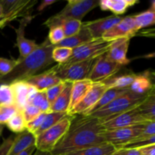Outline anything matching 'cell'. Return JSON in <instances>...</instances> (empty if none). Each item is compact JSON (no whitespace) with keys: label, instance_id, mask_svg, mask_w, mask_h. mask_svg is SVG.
I'll list each match as a JSON object with an SVG mask.
<instances>
[{"label":"cell","instance_id":"obj_47","mask_svg":"<svg viewBox=\"0 0 155 155\" xmlns=\"http://www.w3.org/2000/svg\"><path fill=\"white\" fill-rule=\"evenodd\" d=\"M36 147H35V145H33V146L27 148V150H25L24 152H22L21 154H19V155H33V153L35 152V151H36Z\"/></svg>","mask_w":155,"mask_h":155},{"label":"cell","instance_id":"obj_27","mask_svg":"<svg viewBox=\"0 0 155 155\" xmlns=\"http://www.w3.org/2000/svg\"><path fill=\"white\" fill-rule=\"evenodd\" d=\"M137 74H121L119 76H113L110 78L101 82L106 86L107 89L109 88H116V89H127L133 83L136 79Z\"/></svg>","mask_w":155,"mask_h":155},{"label":"cell","instance_id":"obj_11","mask_svg":"<svg viewBox=\"0 0 155 155\" xmlns=\"http://www.w3.org/2000/svg\"><path fill=\"white\" fill-rule=\"evenodd\" d=\"M107 89L105 85L101 82L93 83L92 86L82 98L81 101L70 111L68 114L77 115L86 114L98 102Z\"/></svg>","mask_w":155,"mask_h":155},{"label":"cell","instance_id":"obj_42","mask_svg":"<svg viewBox=\"0 0 155 155\" xmlns=\"http://www.w3.org/2000/svg\"><path fill=\"white\" fill-rule=\"evenodd\" d=\"M22 0H0V4L3 8V13L7 14L13 10L21 3Z\"/></svg>","mask_w":155,"mask_h":155},{"label":"cell","instance_id":"obj_7","mask_svg":"<svg viewBox=\"0 0 155 155\" xmlns=\"http://www.w3.org/2000/svg\"><path fill=\"white\" fill-rule=\"evenodd\" d=\"M98 0H69L61 12L53 15L58 20L74 19L81 21L89 12L98 6Z\"/></svg>","mask_w":155,"mask_h":155},{"label":"cell","instance_id":"obj_51","mask_svg":"<svg viewBox=\"0 0 155 155\" xmlns=\"http://www.w3.org/2000/svg\"><path fill=\"white\" fill-rule=\"evenodd\" d=\"M140 155H141V154H140Z\"/></svg>","mask_w":155,"mask_h":155},{"label":"cell","instance_id":"obj_6","mask_svg":"<svg viewBox=\"0 0 155 155\" xmlns=\"http://www.w3.org/2000/svg\"><path fill=\"white\" fill-rule=\"evenodd\" d=\"M97 58L83 61L76 62L65 67H61L58 64L52 67L51 69L55 72L56 75L64 82H74L89 79Z\"/></svg>","mask_w":155,"mask_h":155},{"label":"cell","instance_id":"obj_43","mask_svg":"<svg viewBox=\"0 0 155 155\" xmlns=\"http://www.w3.org/2000/svg\"><path fill=\"white\" fill-rule=\"evenodd\" d=\"M14 139L15 138L11 136L3 141L2 143L0 145V155H8L9 150L13 144Z\"/></svg>","mask_w":155,"mask_h":155},{"label":"cell","instance_id":"obj_4","mask_svg":"<svg viewBox=\"0 0 155 155\" xmlns=\"http://www.w3.org/2000/svg\"><path fill=\"white\" fill-rule=\"evenodd\" d=\"M74 117V115L68 114L57 124L35 136L36 149L42 152L51 153L58 142L67 133Z\"/></svg>","mask_w":155,"mask_h":155},{"label":"cell","instance_id":"obj_44","mask_svg":"<svg viewBox=\"0 0 155 155\" xmlns=\"http://www.w3.org/2000/svg\"><path fill=\"white\" fill-rule=\"evenodd\" d=\"M111 155H140L138 149L118 148Z\"/></svg>","mask_w":155,"mask_h":155},{"label":"cell","instance_id":"obj_28","mask_svg":"<svg viewBox=\"0 0 155 155\" xmlns=\"http://www.w3.org/2000/svg\"><path fill=\"white\" fill-rule=\"evenodd\" d=\"M142 116L148 121H155L154 89L151 91L145 100L137 107Z\"/></svg>","mask_w":155,"mask_h":155},{"label":"cell","instance_id":"obj_14","mask_svg":"<svg viewBox=\"0 0 155 155\" xmlns=\"http://www.w3.org/2000/svg\"><path fill=\"white\" fill-rule=\"evenodd\" d=\"M121 19L122 18L120 16L113 15L95 21L84 22L83 23V24L89 30L94 39H101L106 32L114 27L117 23L120 21Z\"/></svg>","mask_w":155,"mask_h":155},{"label":"cell","instance_id":"obj_18","mask_svg":"<svg viewBox=\"0 0 155 155\" xmlns=\"http://www.w3.org/2000/svg\"><path fill=\"white\" fill-rule=\"evenodd\" d=\"M36 3V1L22 0L15 8L0 17V29L5 27L8 23L19 17L23 18V17L29 15V11Z\"/></svg>","mask_w":155,"mask_h":155},{"label":"cell","instance_id":"obj_45","mask_svg":"<svg viewBox=\"0 0 155 155\" xmlns=\"http://www.w3.org/2000/svg\"><path fill=\"white\" fill-rule=\"evenodd\" d=\"M141 155H155V145H150L138 149Z\"/></svg>","mask_w":155,"mask_h":155},{"label":"cell","instance_id":"obj_10","mask_svg":"<svg viewBox=\"0 0 155 155\" xmlns=\"http://www.w3.org/2000/svg\"><path fill=\"white\" fill-rule=\"evenodd\" d=\"M147 122H149V121L146 120L142 116L136 107L132 110H127L124 113L117 115L105 122H102L101 125L104 127V130H109L133 127V126L145 124Z\"/></svg>","mask_w":155,"mask_h":155},{"label":"cell","instance_id":"obj_38","mask_svg":"<svg viewBox=\"0 0 155 155\" xmlns=\"http://www.w3.org/2000/svg\"><path fill=\"white\" fill-rule=\"evenodd\" d=\"M65 35L61 27H54L49 29L48 39L50 43L53 45H56L64 39Z\"/></svg>","mask_w":155,"mask_h":155},{"label":"cell","instance_id":"obj_26","mask_svg":"<svg viewBox=\"0 0 155 155\" xmlns=\"http://www.w3.org/2000/svg\"><path fill=\"white\" fill-rule=\"evenodd\" d=\"M115 151L116 148L114 145L105 142L63 155H111Z\"/></svg>","mask_w":155,"mask_h":155},{"label":"cell","instance_id":"obj_2","mask_svg":"<svg viewBox=\"0 0 155 155\" xmlns=\"http://www.w3.org/2000/svg\"><path fill=\"white\" fill-rule=\"evenodd\" d=\"M54 45L50 43L48 38L25 58L18 61L19 63L7 75L0 76V84H11L18 81H25L47 67L54 63L51 52Z\"/></svg>","mask_w":155,"mask_h":155},{"label":"cell","instance_id":"obj_12","mask_svg":"<svg viewBox=\"0 0 155 155\" xmlns=\"http://www.w3.org/2000/svg\"><path fill=\"white\" fill-rule=\"evenodd\" d=\"M33 18V16H30V15L23 17L20 21L18 28L15 30V33H16L15 45L18 48L20 53L19 57L17 59L18 61H21L22 59L25 58L30 53L33 52L39 45V44L36 43V41L27 39L24 36L26 27L31 21Z\"/></svg>","mask_w":155,"mask_h":155},{"label":"cell","instance_id":"obj_25","mask_svg":"<svg viewBox=\"0 0 155 155\" xmlns=\"http://www.w3.org/2000/svg\"><path fill=\"white\" fill-rule=\"evenodd\" d=\"M128 90H130L129 88H127V89H116V88H109V89H107V90L103 93V95H101V98L98 100V102L90 110H88L86 114H84L83 115L91 114L96 111L98 109L101 108V107H104L107 104H108L109 103L114 101L115 98H117L118 96L122 95V94L125 93Z\"/></svg>","mask_w":155,"mask_h":155},{"label":"cell","instance_id":"obj_50","mask_svg":"<svg viewBox=\"0 0 155 155\" xmlns=\"http://www.w3.org/2000/svg\"><path fill=\"white\" fill-rule=\"evenodd\" d=\"M3 129H4V127H3V125H2V124H0V136H1L2 133Z\"/></svg>","mask_w":155,"mask_h":155},{"label":"cell","instance_id":"obj_41","mask_svg":"<svg viewBox=\"0 0 155 155\" xmlns=\"http://www.w3.org/2000/svg\"><path fill=\"white\" fill-rule=\"evenodd\" d=\"M47 113H41L37 117L35 118L34 120H33L30 122L27 123L26 124V130H27L28 132H30L32 134H34L36 131L38 130V129L41 127L42 122L44 120V118H45V114Z\"/></svg>","mask_w":155,"mask_h":155},{"label":"cell","instance_id":"obj_3","mask_svg":"<svg viewBox=\"0 0 155 155\" xmlns=\"http://www.w3.org/2000/svg\"><path fill=\"white\" fill-rule=\"evenodd\" d=\"M148 95H139L128 90L104 107L98 109L89 116L97 118L100 122H105L114 117L138 107Z\"/></svg>","mask_w":155,"mask_h":155},{"label":"cell","instance_id":"obj_30","mask_svg":"<svg viewBox=\"0 0 155 155\" xmlns=\"http://www.w3.org/2000/svg\"><path fill=\"white\" fill-rule=\"evenodd\" d=\"M67 115H68V114L62 113V112H48V113H47L45 114L42 125L38 129L37 131L33 134V136H38V135L41 134L46 130H48V129L51 128V127L57 124L59 121L61 120Z\"/></svg>","mask_w":155,"mask_h":155},{"label":"cell","instance_id":"obj_36","mask_svg":"<svg viewBox=\"0 0 155 155\" xmlns=\"http://www.w3.org/2000/svg\"><path fill=\"white\" fill-rule=\"evenodd\" d=\"M0 104H14V95L10 85L0 84Z\"/></svg>","mask_w":155,"mask_h":155},{"label":"cell","instance_id":"obj_15","mask_svg":"<svg viewBox=\"0 0 155 155\" xmlns=\"http://www.w3.org/2000/svg\"><path fill=\"white\" fill-rule=\"evenodd\" d=\"M9 85L13 92L14 104L20 111H22L28 104L30 97L37 90L26 81L15 82Z\"/></svg>","mask_w":155,"mask_h":155},{"label":"cell","instance_id":"obj_46","mask_svg":"<svg viewBox=\"0 0 155 155\" xmlns=\"http://www.w3.org/2000/svg\"><path fill=\"white\" fill-rule=\"evenodd\" d=\"M56 2H57V0H42V1L41 2L40 5L38 6L37 10L39 11V12H42V11H43L45 8L51 5L54 4Z\"/></svg>","mask_w":155,"mask_h":155},{"label":"cell","instance_id":"obj_23","mask_svg":"<svg viewBox=\"0 0 155 155\" xmlns=\"http://www.w3.org/2000/svg\"><path fill=\"white\" fill-rule=\"evenodd\" d=\"M72 83L71 82H66L61 93L50 106V112H62L68 114L71 103Z\"/></svg>","mask_w":155,"mask_h":155},{"label":"cell","instance_id":"obj_33","mask_svg":"<svg viewBox=\"0 0 155 155\" xmlns=\"http://www.w3.org/2000/svg\"><path fill=\"white\" fill-rule=\"evenodd\" d=\"M73 49L70 48L54 46L52 52H51V58L54 61V62H57L59 64H61L70 58Z\"/></svg>","mask_w":155,"mask_h":155},{"label":"cell","instance_id":"obj_22","mask_svg":"<svg viewBox=\"0 0 155 155\" xmlns=\"http://www.w3.org/2000/svg\"><path fill=\"white\" fill-rule=\"evenodd\" d=\"M92 83H93L91 80H89V79L83 80H79V81L74 82L72 83L71 103H70L68 114L81 101L82 98L84 97L86 92L89 90L91 86H92Z\"/></svg>","mask_w":155,"mask_h":155},{"label":"cell","instance_id":"obj_39","mask_svg":"<svg viewBox=\"0 0 155 155\" xmlns=\"http://www.w3.org/2000/svg\"><path fill=\"white\" fill-rule=\"evenodd\" d=\"M19 63L18 60H13V59H8L5 58L0 57V76L7 75L11 72L16 65Z\"/></svg>","mask_w":155,"mask_h":155},{"label":"cell","instance_id":"obj_9","mask_svg":"<svg viewBox=\"0 0 155 155\" xmlns=\"http://www.w3.org/2000/svg\"><path fill=\"white\" fill-rule=\"evenodd\" d=\"M106 53L98 58L92 68L89 77L92 83H99L110 78L116 75L123 67L109 59Z\"/></svg>","mask_w":155,"mask_h":155},{"label":"cell","instance_id":"obj_31","mask_svg":"<svg viewBox=\"0 0 155 155\" xmlns=\"http://www.w3.org/2000/svg\"><path fill=\"white\" fill-rule=\"evenodd\" d=\"M28 104L34 106L43 113L50 112L51 105L48 102L45 91H36L35 93H33L29 100Z\"/></svg>","mask_w":155,"mask_h":155},{"label":"cell","instance_id":"obj_40","mask_svg":"<svg viewBox=\"0 0 155 155\" xmlns=\"http://www.w3.org/2000/svg\"><path fill=\"white\" fill-rule=\"evenodd\" d=\"M21 112H22L23 116H24V120H25L26 121V124H27V123L32 121L33 120H34L35 118L37 117L41 113H42V112H41L39 109L36 108V107H34V106L33 105H30V104H27V105L23 109V110Z\"/></svg>","mask_w":155,"mask_h":155},{"label":"cell","instance_id":"obj_21","mask_svg":"<svg viewBox=\"0 0 155 155\" xmlns=\"http://www.w3.org/2000/svg\"><path fill=\"white\" fill-rule=\"evenodd\" d=\"M139 2L136 0H102L99 1L98 6L103 11H110L114 15L119 16L127 12V9Z\"/></svg>","mask_w":155,"mask_h":155},{"label":"cell","instance_id":"obj_1","mask_svg":"<svg viewBox=\"0 0 155 155\" xmlns=\"http://www.w3.org/2000/svg\"><path fill=\"white\" fill-rule=\"evenodd\" d=\"M104 130L101 123L97 118L89 115H74L67 133L51 154L63 155L105 143L101 136Z\"/></svg>","mask_w":155,"mask_h":155},{"label":"cell","instance_id":"obj_20","mask_svg":"<svg viewBox=\"0 0 155 155\" xmlns=\"http://www.w3.org/2000/svg\"><path fill=\"white\" fill-rule=\"evenodd\" d=\"M92 39H94L92 38L90 32L83 24L80 30L77 34L74 35L72 36H70V37L64 38V39H63L60 43H58L56 45H54V46L67 47V48L74 49V48L80 46L83 44L86 43L88 42H90Z\"/></svg>","mask_w":155,"mask_h":155},{"label":"cell","instance_id":"obj_24","mask_svg":"<svg viewBox=\"0 0 155 155\" xmlns=\"http://www.w3.org/2000/svg\"><path fill=\"white\" fill-rule=\"evenodd\" d=\"M131 92L139 95H148L154 89L151 79L148 74H142L136 76V79L129 87Z\"/></svg>","mask_w":155,"mask_h":155},{"label":"cell","instance_id":"obj_29","mask_svg":"<svg viewBox=\"0 0 155 155\" xmlns=\"http://www.w3.org/2000/svg\"><path fill=\"white\" fill-rule=\"evenodd\" d=\"M135 24L138 30L144 27H149L155 23V4L152 2V5L148 10L142 12L138 15H133Z\"/></svg>","mask_w":155,"mask_h":155},{"label":"cell","instance_id":"obj_35","mask_svg":"<svg viewBox=\"0 0 155 155\" xmlns=\"http://www.w3.org/2000/svg\"><path fill=\"white\" fill-rule=\"evenodd\" d=\"M19 110L15 104H0V124H6Z\"/></svg>","mask_w":155,"mask_h":155},{"label":"cell","instance_id":"obj_5","mask_svg":"<svg viewBox=\"0 0 155 155\" xmlns=\"http://www.w3.org/2000/svg\"><path fill=\"white\" fill-rule=\"evenodd\" d=\"M113 41L105 40L102 38L92 39L90 42L74 48L70 58L64 64H58L61 67H65L76 62L97 58L107 52Z\"/></svg>","mask_w":155,"mask_h":155},{"label":"cell","instance_id":"obj_37","mask_svg":"<svg viewBox=\"0 0 155 155\" xmlns=\"http://www.w3.org/2000/svg\"><path fill=\"white\" fill-rule=\"evenodd\" d=\"M65 84H66V82L62 81L61 82V83H58V84L54 85V86H51V87L48 88V89H46V90L45 91L50 105L55 101L56 98H57L58 97V95L61 93L64 88Z\"/></svg>","mask_w":155,"mask_h":155},{"label":"cell","instance_id":"obj_49","mask_svg":"<svg viewBox=\"0 0 155 155\" xmlns=\"http://www.w3.org/2000/svg\"><path fill=\"white\" fill-rule=\"evenodd\" d=\"M3 15H4V13H3V8L2 6V5L0 4V17L2 16Z\"/></svg>","mask_w":155,"mask_h":155},{"label":"cell","instance_id":"obj_17","mask_svg":"<svg viewBox=\"0 0 155 155\" xmlns=\"http://www.w3.org/2000/svg\"><path fill=\"white\" fill-rule=\"evenodd\" d=\"M37 91H45L48 88L62 82L51 68L41 74L33 76L25 80Z\"/></svg>","mask_w":155,"mask_h":155},{"label":"cell","instance_id":"obj_32","mask_svg":"<svg viewBox=\"0 0 155 155\" xmlns=\"http://www.w3.org/2000/svg\"><path fill=\"white\" fill-rule=\"evenodd\" d=\"M8 128L13 133H23L26 130V121L21 111H18L15 115H14L10 120L6 124Z\"/></svg>","mask_w":155,"mask_h":155},{"label":"cell","instance_id":"obj_19","mask_svg":"<svg viewBox=\"0 0 155 155\" xmlns=\"http://www.w3.org/2000/svg\"><path fill=\"white\" fill-rule=\"evenodd\" d=\"M35 145V136L32 133L25 130L19 133L14 139L8 155H19L25 150Z\"/></svg>","mask_w":155,"mask_h":155},{"label":"cell","instance_id":"obj_8","mask_svg":"<svg viewBox=\"0 0 155 155\" xmlns=\"http://www.w3.org/2000/svg\"><path fill=\"white\" fill-rule=\"evenodd\" d=\"M145 124L114 130H104L101 136L106 142L111 144L116 149H118L140 136L145 128Z\"/></svg>","mask_w":155,"mask_h":155},{"label":"cell","instance_id":"obj_16","mask_svg":"<svg viewBox=\"0 0 155 155\" xmlns=\"http://www.w3.org/2000/svg\"><path fill=\"white\" fill-rule=\"evenodd\" d=\"M130 39L131 38H120L114 40L106 53L108 58L122 66L130 63V60L127 58V51Z\"/></svg>","mask_w":155,"mask_h":155},{"label":"cell","instance_id":"obj_34","mask_svg":"<svg viewBox=\"0 0 155 155\" xmlns=\"http://www.w3.org/2000/svg\"><path fill=\"white\" fill-rule=\"evenodd\" d=\"M150 145H155V136L148 138L136 137L131 142L126 144L120 148H127V149H139L142 147Z\"/></svg>","mask_w":155,"mask_h":155},{"label":"cell","instance_id":"obj_13","mask_svg":"<svg viewBox=\"0 0 155 155\" xmlns=\"http://www.w3.org/2000/svg\"><path fill=\"white\" fill-rule=\"evenodd\" d=\"M138 31L133 16L130 15L122 18L119 23L103 35L102 39L113 41L120 38H132Z\"/></svg>","mask_w":155,"mask_h":155},{"label":"cell","instance_id":"obj_48","mask_svg":"<svg viewBox=\"0 0 155 155\" xmlns=\"http://www.w3.org/2000/svg\"><path fill=\"white\" fill-rule=\"evenodd\" d=\"M33 155H51V154L49 152H42V151L36 150Z\"/></svg>","mask_w":155,"mask_h":155}]
</instances>
